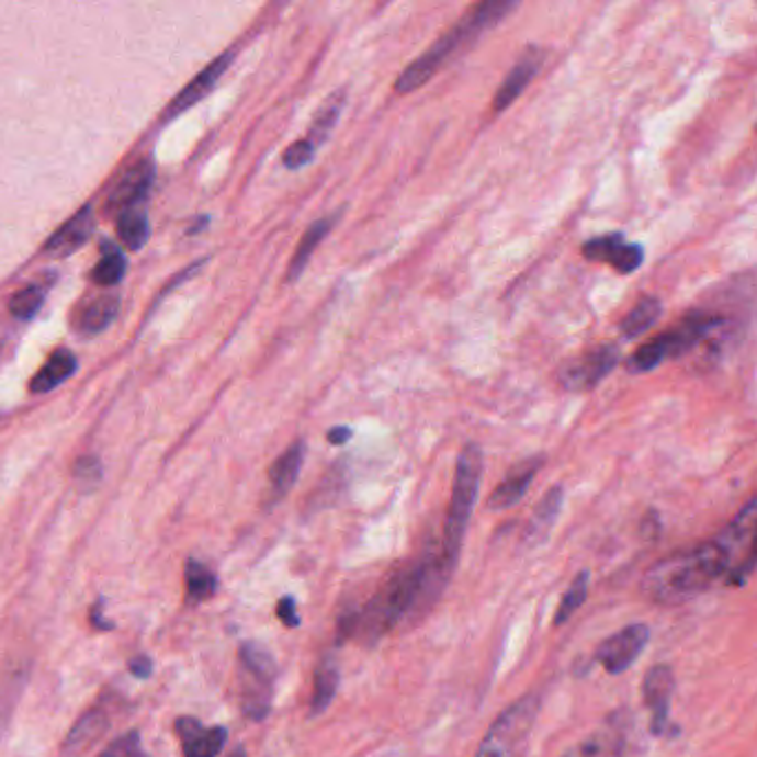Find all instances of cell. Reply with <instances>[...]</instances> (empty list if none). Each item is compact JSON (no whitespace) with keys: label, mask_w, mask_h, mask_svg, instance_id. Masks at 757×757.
<instances>
[{"label":"cell","mask_w":757,"mask_h":757,"mask_svg":"<svg viewBox=\"0 0 757 757\" xmlns=\"http://www.w3.org/2000/svg\"><path fill=\"white\" fill-rule=\"evenodd\" d=\"M674 687H676V678H674L671 667L667 665H657L644 676L642 698H644L646 709L651 711V731L655 735H665L669 728Z\"/></svg>","instance_id":"7c38bea8"},{"label":"cell","mask_w":757,"mask_h":757,"mask_svg":"<svg viewBox=\"0 0 757 757\" xmlns=\"http://www.w3.org/2000/svg\"><path fill=\"white\" fill-rule=\"evenodd\" d=\"M483 466L485 455L481 444L466 442L457 455L455 462V476H453V489H451V502L444 518V533H442V549H440V562L449 574H453L464 535L473 516V507H476L481 483H483Z\"/></svg>","instance_id":"277c9868"},{"label":"cell","mask_w":757,"mask_h":757,"mask_svg":"<svg viewBox=\"0 0 757 757\" xmlns=\"http://www.w3.org/2000/svg\"><path fill=\"white\" fill-rule=\"evenodd\" d=\"M583 256L589 262H607L622 275L637 271L646 258L644 247L637 242H629L620 231L587 240L583 245Z\"/></svg>","instance_id":"30bf717a"},{"label":"cell","mask_w":757,"mask_h":757,"mask_svg":"<svg viewBox=\"0 0 757 757\" xmlns=\"http://www.w3.org/2000/svg\"><path fill=\"white\" fill-rule=\"evenodd\" d=\"M101 757H118V750L114 748V744H110V746L101 753Z\"/></svg>","instance_id":"60d3db41"},{"label":"cell","mask_w":757,"mask_h":757,"mask_svg":"<svg viewBox=\"0 0 757 757\" xmlns=\"http://www.w3.org/2000/svg\"><path fill=\"white\" fill-rule=\"evenodd\" d=\"M562 502H564V489L560 485H555L535 507L529 527L524 531V542L527 544H542L549 535V531L553 529L560 511H562Z\"/></svg>","instance_id":"cb8c5ba5"},{"label":"cell","mask_w":757,"mask_h":757,"mask_svg":"<svg viewBox=\"0 0 757 757\" xmlns=\"http://www.w3.org/2000/svg\"><path fill=\"white\" fill-rule=\"evenodd\" d=\"M108 728H110V715L103 709L87 711L67 733L63 742V755L80 757L84 750H89L108 733Z\"/></svg>","instance_id":"ffe728a7"},{"label":"cell","mask_w":757,"mask_h":757,"mask_svg":"<svg viewBox=\"0 0 757 757\" xmlns=\"http://www.w3.org/2000/svg\"><path fill=\"white\" fill-rule=\"evenodd\" d=\"M316 151H318V149H316L307 138H301V140H296L294 145H290V147L285 149V154H282V165H285V167L292 169V171H298V169L307 167V165L314 160Z\"/></svg>","instance_id":"836d02e7"},{"label":"cell","mask_w":757,"mask_h":757,"mask_svg":"<svg viewBox=\"0 0 757 757\" xmlns=\"http://www.w3.org/2000/svg\"><path fill=\"white\" fill-rule=\"evenodd\" d=\"M544 464V455H535V457H527L522 460L516 468H511L509 476L496 487V492L489 496V509L494 511H505L516 507L529 492L533 478L538 476L540 466Z\"/></svg>","instance_id":"e0dca14e"},{"label":"cell","mask_w":757,"mask_h":757,"mask_svg":"<svg viewBox=\"0 0 757 757\" xmlns=\"http://www.w3.org/2000/svg\"><path fill=\"white\" fill-rule=\"evenodd\" d=\"M93 227H97V214H93L91 205H84L47 240L45 253L52 258H65L78 251L91 238Z\"/></svg>","instance_id":"ac0fdd59"},{"label":"cell","mask_w":757,"mask_h":757,"mask_svg":"<svg viewBox=\"0 0 757 757\" xmlns=\"http://www.w3.org/2000/svg\"><path fill=\"white\" fill-rule=\"evenodd\" d=\"M340 221V212L331 214V216H325V218H318L316 223H312L307 227V231L303 234L294 256H292V262H290V269H287V282H296L303 271L307 269L314 251L323 245V240L331 234V229L336 227V223Z\"/></svg>","instance_id":"44dd1931"},{"label":"cell","mask_w":757,"mask_h":757,"mask_svg":"<svg viewBox=\"0 0 757 757\" xmlns=\"http://www.w3.org/2000/svg\"><path fill=\"white\" fill-rule=\"evenodd\" d=\"M351 436H353V431H351L347 425H338V427H334V429L327 433V440H329L331 444L340 447V444H347Z\"/></svg>","instance_id":"f35d334b"},{"label":"cell","mask_w":757,"mask_h":757,"mask_svg":"<svg viewBox=\"0 0 757 757\" xmlns=\"http://www.w3.org/2000/svg\"><path fill=\"white\" fill-rule=\"evenodd\" d=\"M118 314V296H93L76 312L74 325L80 334L93 336L105 331Z\"/></svg>","instance_id":"603a6c76"},{"label":"cell","mask_w":757,"mask_h":757,"mask_svg":"<svg viewBox=\"0 0 757 757\" xmlns=\"http://www.w3.org/2000/svg\"><path fill=\"white\" fill-rule=\"evenodd\" d=\"M624 720L613 715L596 731L578 739L562 757H622L624 750Z\"/></svg>","instance_id":"2e32d148"},{"label":"cell","mask_w":757,"mask_h":757,"mask_svg":"<svg viewBox=\"0 0 757 757\" xmlns=\"http://www.w3.org/2000/svg\"><path fill=\"white\" fill-rule=\"evenodd\" d=\"M662 316V303L655 296L642 298L620 323V334L624 340H633L646 334Z\"/></svg>","instance_id":"83f0119b"},{"label":"cell","mask_w":757,"mask_h":757,"mask_svg":"<svg viewBox=\"0 0 757 757\" xmlns=\"http://www.w3.org/2000/svg\"><path fill=\"white\" fill-rule=\"evenodd\" d=\"M620 362V347L613 342L600 344L594 351L564 362L560 366V385L566 392H591Z\"/></svg>","instance_id":"ba28073f"},{"label":"cell","mask_w":757,"mask_h":757,"mask_svg":"<svg viewBox=\"0 0 757 757\" xmlns=\"http://www.w3.org/2000/svg\"><path fill=\"white\" fill-rule=\"evenodd\" d=\"M516 10V0H485V3L471 8L422 56H418L405 71H400L394 84L396 93H414L416 89L427 84L438 74V69L447 65L460 49L481 38V34L498 27Z\"/></svg>","instance_id":"3957f363"},{"label":"cell","mask_w":757,"mask_h":757,"mask_svg":"<svg viewBox=\"0 0 757 757\" xmlns=\"http://www.w3.org/2000/svg\"><path fill=\"white\" fill-rule=\"evenodd\" d=\"M116 231L127 249L138 251L149 240V218L138 210L127 212L116 218Z\"/></svg>","instance_id":"f1b7e54d"},{"label":"cell","mask_w":757,"mask_h":757,"mask_svg":"<svg viewBox=\"0 0 757 757\" xmlns=\"http://www.w3.org/2000/svg\"><path fill=\"white\" fill-rule=\"evenodd\" d=\"M184 587H187V602L201 605L214 598L218 589V580L207 564L189 557L184 564Z\"/></svg>","instance_id":"484cf974"},{"label":"cell","mask_w":757,"mask_h":757,"mask_svg":"<svg viewBox=\"0 0 757 757\" xmlns=\"http://www.w3.org/2000/svg\"><path fill=\"white\" fill-rule=\"evenodd\" d=\"M229 757H247V750H245V746H238Z\"/></svg>","instance_id":"b9f144b4"},{"label":"cell","mask_w":757,"mask_h":757,"mask_svg":"<svg viewBox=\"0 0 757 757\" xmlns=\"http://www.w3.org/2000/svg\"><path fill=\"white\" fill-rule=\"evenodd\" d=\"M305 453H307V447H305V440H296L285 453L278 455L275 462L271 464L269 468V498H271V505L280 502L282 498H285L298 476H301V471H303V462H305Z\"/></svg>","instance_id":"d6986e66"},{"label":"cell","mask_w":757,"mask_h":757,"mask_svg":"<svg viewBox=\"0 0 757 757\" xmlns=\"http://www.w3.org/2000/svg\"><path fill=\"white\" fill-rule=\"evenodd\" d=\"M724 325V316L707 309L689 312L674 329L659 334L657 338L644 342L629 360V373H648L657 369L662 362L676 360L693 351L702 344L711 334H715Z\"/></svg>","instance_id":"5b68a950"},{"label":"cell","mask_w":757,"mask_h":757,"mask_svg":"<svg viewBox=\"0 0 757 757\" xmlns=\"http://www.w3.org/2000/svg\"><path fill=\"white\" fill-rule=\"evenodd\" d=\"M240 707L242 713L262 722L271 711L273 682L278 676V665L273 655L258 642H245L240 646Z\"/></svg>","instance_id":"52a82bcc"},{"label":"cell","mask_w":757,"mask_h":757,"mask_svg":"<svg viewBox=\"0 0 757 757\" xmlns=\"http://www.w3.org/2000/svg\"><path fill=\"white\" fill-rule=\"evenodd\" d=\"M154 176H156V169L151 160H138L136 165H132L108 194V203H105L108 214L118 218L127 212H134L138 205H143L154 184Z\"/></svg>","instance_id":"8fae6325"},{"label":"cell","mask_w":757,"mask_h":757,"mask_svg":"<svg viewBox=\"0 0 757 757\" xmlns=\"http://www.w3.org/2000/svg\"><path fill=\"white\" fill-rule=\"evenodd\" d=\"M76 369H78V360L69 349L54 351L47 358V362L38 369V373L34 375V381L30 385L32 394H49L52 389L67 383L69 377L76 373Z\"/></svg>","instance_id":"7402d4cb"},{"label":"cell","mask_w":757,"mask_h":757,"mask_svg":"<svg viewBox=\"0 0 757 757\" xmlns=\"http://www.w3.org/2000/svg\"><path fill=\"white\" fill-rule=\"evenodd\" d=\"M275 615H278V620H280L282 624H285L287 629L301 626V618H298V611H296V600H294L292 596H285V598H282V600L278 602Z\"/></svg>","instance_id":"d590c367"},{"label":"cell","mask_w":757,"mask_h":757,"mask_svg":"<svg viewBox=\"0 0 757 757\" xmlns=\"http://www.w3.org/2000/svg\"><path fill=\"white\" fill-rule=\"evenodd\" d=\"M176 735L182 742L184 757H218L227 744V728L225 726H203L196 718H178Z\"/></svg>","instance_id":"5bb4252c"},{"label":"cell","mask_w":757,"mask_h":757,"mask_svg":"<svg viewBox=\"0 0 757 757\" xmlns=\"http://www.w3.org/2000/svg\"><path fill=\"white\" fill-rule=\"evenodd\" d=\"M589 596V572H583L576 576V580L572 583V587L564 591L557 609H555V618H553V626L564 624L569 620L587 600Z\"/></svg>","instance_id":"4dcf8cb0"},{"label":"cell","mask_w":757,"mask_h":757,"mask_svg":"<svg viewBox=\"0 0 757 757\" xmlns=\"http://www.w3.org/2000/svg\"><path fill=\"white\" fill-rule=\"evenodd\" d=\"M74 478L84 489L97 487L101 483V478H103V466H101L99 457H93V455L80 457L76 462V466H74Z\"/></svg>","instance_id":"d6a6232c"},{"label":"cell","mask_w":757,"mask_h":757,"mask_svg":"<svg viewBox=\"0 0 757 757\" xmlns=\"http://www.w3.org/2000/svg\"><path fill=\"white\" fill-rule=\"evenodd\" d=\"M648 637L651 631L646 624H629L598 644L596 659L607 669V674L620 676L642 655Z\"/></svg>","instance_id":"9c48e42d"},{"label":"cell","mask_w":757,"mask_h":757,"mask_svg":"<svg viewBox=\"0 0 757 757\" xmlns=\"http://www.w3.org/2000/svg\"><path fill=\"white\" fill-rule=\"evenodd\" d=\"M125 273H127L125 256L121 253V249L110 245V247L103 249V258L99 260L97 269H93L91 280L97 282V285H101V287H114L125 278Z\"/></svg>","instance_id":"f546056e"},{"label":"cell","mask_w":757,"mask_h":757,"mask_svg":"<svg viewBox=\"0 0 757 757\" xmlns=\"http://www.w3.org/2000/svg\"><path fill=\"white\" fill-rule=\"evenodd\" d=\"M540 711V696L529 693L509 707L487 731L473 757H527L529 739Z\"/></svg>","instance_id":"8992f818"},{"label":"cell","mask_w":757,"mask_h":757,"mask_svg":"<svg viewBox=\"0 0 757 757\" xmlns=\"http://www.w3.org/2000/svg\"><path fill=\"white\" fill-rule=\"evenodd\" d=\"M114 748L118 750V757H149L145 753V748L140 746V735L138 731H129L125 735H121L118 739L112 742Z\"/></svg>","instance_id":"e575fe53"},{"label":"cell","mask_w":757,"mask_h":757,"mask_svg":"<svg viewBox=\"0 0 757 757\" xmlns=\"http://www.w3.org/2000/svg\"><path fill=\"white\" fill-rule=\"evenodd\" d=\"M45 303V290L38 285H30L21 292H16L10 301V314L16 320H32Z\"/></svg>","instance_id":"1f68e13d"},{"label":"cell","mask_w":757,"mask_h":757,"mask_svg":"<svg viewBox=\"0 0 757 757\" xmlns=\"http://www.w3.org/2000/svg\"><path fill=\"white\" fill-rule=\"evenodd\" d=\"M234 49L221 54L214 63H210L192 82H189L178 97L169 103L167 108V114H165V121H171L180 114H184L187 110H192L196 103H201L203 99L210 97V91L216 87V82L223 78V74L227 71V67L231 65L234 60Z\"/></svg>","instance_id":"9a60e30c"},{"label":"cell","mask_w":757,"mask_h":757,"mask_svg":"<svg viewBox=\"0 0 757 757\" xmlns=\"http://www.w3.org/2000/svg\"><path fill=\"white\" fill-rule=\"evenodd\" d=\"M207 223H210V218H207V216H203V218H201V223H196V225L189 227V234H201V229H203Z\"/></svg>","instance_id":"ab89813d"},{"label":"cell","mask_w":757,"mask_h":757,"mask_svg":"<svg viewBox=\"0 0 757 757\" xmlns=\"http://www.w3.org/2000/svg\"><path fill=\"white\" fill-rule=\"evenodd\" d=\"M103 605H105V600L101 598L97 605L91 607V611H89V620H91V626H97V629H101V631H112L116 624L103 618Z\"/></svg>","instance_id":"74e56055"},{"label":"cell","mask_w":757,"mask_h":757,"mask_svg":"<svg viewBox=\"0 0 757 757\" xmlns=\"http://www.w3.org/2000/svg\"><path fill=\"white\" fill-rule=\"evenodd\" d=\"M544 49L540 47H527L522 52V56L518 58V63L511 67V71L507 74L505 82L498 87L496 97H494V112L502 114L507 112L520 97L524 93V89L533 82V78L538 76V71L544 65Z\"/></svg>","instance_id":"4fadbf2b"},{"label":"cell","mask_w":757,"mask_h":757,"mask_svg":"<svg viewBox=\"0 0 757 757\" xmlns=\"http://www.w3.org/2000/svg\"><path fill=\"white\" fill-rule=\"evenodd\" d=\"M127 669H129V674H132L136 680H147V678H151V674H154V662H151L149 655L140 653V655H136V657L129 659Z\"/></svg>","instance_id":"8d00e7d4"},{"label":"cell","mask_w":757,"mask_h":757,"mask_svg":"<svg viewBox=\"0 0 757 757\" xmlns=\"http://www.w3.org/2000/svg\"><path fill=\"white\" fill-rule=\"evenodd\" d=\"M344 103H347V91L338 89V91L331 93V97H327V101L318 108V112H316V116L312 121V127H309V132L305 136L316 149H320L329 140V136L334 134V129H336V125H338V121L342 116Z\"/></svg>","instance_id":"d4e9b609"},{"label":"cell","mask_w":757,"mask_h":757,"mask_svg":"<svg viewBox=\"0 0 757 757\" xmlns=\"http://www.w3.org/2000/svg\"><path fill=\"white\" fill-rule=\"evenodd\" d=\"M449 578L451 574L442 566L440 555H422L400 566L362 609L342 620L340 635L355 637L360 644L377 642L407 615L431 605Z\"/></svg>","instance_id":"7a4b0ae2"},{"label":"cell","mask_w":757,"mask_h":757,"mask_svg":"<svg viewBox=\"0 0 757 757\" xmlns=\"http://www.w3.org/2000/svg\"><path fill=\"white\" fill-rule=\"evenodd\" d=\"M338 685H340V671L336 667V662L334 659L320 662V667L316 669V676H314V693H312V709H309L312 718L325 713L331 707L338 693Z\"/></svg>","instance_id":"4316f807"},{"label":"cell","mask_w":757,"mask_h":757,"mask_svg":"<svg viewBox=\"0 0 757 757\" xmlns=\"http://www.w3.org/2000/svg\"><path fill=\"white\" fill-rule=\"evenodd\" d=\"M755 500L711 540L659 560L642 580L644 596L662 607L682 605L718 583L744 585L755 569Z\"/></svg>","instance_id":"6da1fadb"}]
</instances>
